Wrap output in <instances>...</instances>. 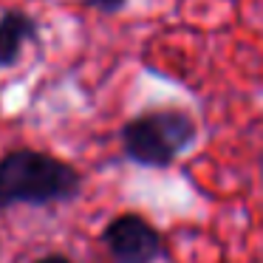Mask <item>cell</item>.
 Listing matches in <instances>:
<instances>
[{
  "label": "cell",
  "instance_id": "cell-1",
  "mask_svg": "<svg viewBox=\"0 0 263 263\" xmlns=\"http://www.w3.org/2000/svg\"><path fill=\"white\" fill-rule=\"evenodd\" d=\"M80 190V173L71 164L34 150H14L0 161V206L26 201H65Z\"/></svg>",
  "mask_w": 263,
  "mask_h": 263
},
{
  "label": "cell",
  "instance_id": "cell-6",
  "mask_svg": "<svg viewBox=\"0 0 263 263\" xmlns=\"http://www.w3.org/2000/svg\"><path fill=\"white\" fill-rule=\"evenodd\" d=\"M40 263H68V260L60 257V255H51V257H46V260H40Z\"/></svg>",
  "mask_w": 263,
  "mask_h": 263
},
{
  "label": "cell",
  "instance_id": "cell-4",
  "mask_svg": "<svg viewBox=\"0 0 263 263\" xmlns=\"http://www.w3.org/2000/svg\"><path fill=\"white\" fill-rule=\"evenodd\" d=\"M34 37V20L20 12H6L0 17V65L17 63L23 40Z\"/></svg>",
  "mask_w": 263,
  "mask_h": 263
},
{
  "label": "cell",
  "instance_id": "cell-3",
  "mask_svg": "<svg viewBox=\"0 0 263 263\" xmlns=\"http://www.w3.org/2000/svg\"><path fill=\"white\" fill-rule=\"evenodd\" d=\"M105 243L116 263H150L161 252V238L144 218L122 215L105 229Z\"/></svg>",
  "mask_w": 263,
  "mask_h": 263
},
{
  "label": "cell",
  "instance_id": "cell-2",
  "mask_svg": "<svg viewBox=\"0 0 263 263\" xmlns=\"http://www.w3.org/2000/svg\"><path fill=\"white\" fill-rule=\"evenodd\" d=\"M195 139V122L184 110H150L127 122L122 142L133 161L147 167H164L190 147Z\"/></svg>",
  "mask_w": 263,
  "mask_h": 263
},
{
  "label": "cell",
  "instance_id": "cell-5",
  "mask_svg": "<svg viewBox=\"0 0 263 263\" xmlns=\"http://www.w3.org/2000/svg\"><path fill=\"white\" fill-rule=\"evenodd\" d=\"M88 3L97 6V9H102V12H116V9H122L125 0H88Z\"/></svg>",
  "mask_w": 263,
  "mask_h": 263
}]
</instances>
